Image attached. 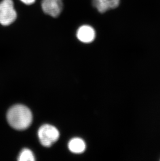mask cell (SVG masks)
Listing matches in <instances>:
<instances>
[{"label":"cell","instance_id":"ba28073f","mask_svg":"<svg viewBox=\"0 0 160 161\" xmlns=\"http://www.w3.org/2000/svg\"><path fill=\"white\" fill-rule=\"evenodd\" d=\"M18 160L19 161H33L35 160V156L30 150L24 149L20 153Z\"/></svg>","mask_w":160,"mask_h":161},{"label":"cell","instance_id":"8992f818","mask_svg":"<svg viewBox=\"0 0 160 161\" xmlns=\"http://www.w3.org/2000/svg\"><path fill=\"white\" fill-rule=\"evenodd\" d=\"M120 0H93V4L101 13L114 9L119 5Z\"/></svg>","mask_w":160,"mask_h":161},{"label":"cell","instance_id":"3957f363","mask_svg":"<svg viewBox=\"0 0 160 161\" xmlns=\"http://www.w3.org/2000/svg\"><path fill=\"white\" fill-rule=\"evenodd\" d=\"M16 18L17 13L12 0H2L0 2V24L3 26H8Z\"/></svg>","mask_w":160,"mask_h":161},{"label":"cell","instance_id":"5b68a950","mask_svg":"<svg viewBox=\"0 0 160 161\" xmlns=\"http://www.w3.org/2000/svg\"><path fill=\"white\" fill-rule=\"evenodd\" d=\"M77 38L84 43H90L95 38V31L93 28L88 25H83L77 30Z\"/></svg>","mask_w":160,"mask_h":161},{"label":"cell","instance_id":"52a82bcc","mask_svg":"<svg viewBox=\"0 0 160 161\" xmlns=\"http://www.w3.org/2000/svg\"><path fill=\"white\" fill-rule=\"evenodd\" d=\"M68 147L71 152L74 153H81L84 151L86 145L84 142L79 138H75L70 141Z\"/></svg>","mask_w":160,"mask_h":161},{"label":"cell","instance_id":"6da1fadb","mask_svg":"<svg viewBox=\"0 0 160 161\" xmlns=\"http://www.w3.org/2000/svg\"><path fill=\"white\" fill-rule=\"evenodd\" d=\"M7 119L10 126L16 130H24L29 127L32 121V114L24 105H14L7 113Z\"/></svg>","mask_w":160,"mask_h":161},{"label":"cell","instance_id":"7a4b0ae2","mask_svg":"<svg viewBox=\"0 0 160 161\" xmlns=\"http://www.w3.org/2000/svg\"><path fill=\"white\" fill-rule=\"evenodd\" d=\"M38 136L41 144L45 147H50L57 141L59 137L58 129L52 125L45 124L38 130Z\"/></svg>","mask_w":160,"mask_h":161},{"label":"cell","instance_id":"9c48e42d","mask_svg":"<svg viewBox=\"0 0 160 161\" xmlns=\"http://www.w3.org/2000/svg\"><path fill=\"white\" fill-rule=\"evenodd\" d=\"M22 2L27 5H30L35 3V0H20Z\"/></svg>","mask_w":160,"mask_h":161},{"label":"cell","instance_id":"277c9868","mask_svg":"<svg viewBox=\"0 0 160 161\" xmlns=\"http://www.w3.org/2000/svg\"><path fill=\"white\" fill-rule=\"evenodd\" d=\"M62 0H43L42 8L45 14L53 17L60 15L62 9Z\"/></svg>","mask_w":160,"mask_h":161}]
</instances>
